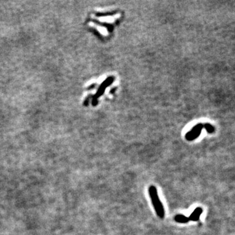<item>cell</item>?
Instances as JSON below:
<instances>
[{"label":"cell","mask_w":235,"mask_h":235,"mask_svg":"<svg viewBox=\"0 0 235 235\" xmlns=\"http://www.w3.org/2000/svg\"><path fill=\"white\" fill-rule=\"evenodd\" d=\"M148 192L155 212H156L158 217L163 219L165 216V210L163 205L161 203L160 197H159L156 187L154 186H150Z\"/></svg>","instance_id":"6da1fadb"},{"label":"cell","mask_w":235,"mask_h":235,"mask_svg":"<svg viewBox=\"0 0 235 235\" xmlns=\"http://www.w3.org/2000/svg\"><path fill=\"white\" fill-rule=\"evenodd\" d=\"M203 128H205V125L203 124H198L195 126L191 131L186 134V139L187 141H193V140H195L201 134V130Z\"/></svg>","instance_id":"7a4b0ae2"},{"label":"cell","mask_w":235,"mask_h":235,"mask_svg":"<svg viewBox=\"0 0 235 235\" xmlns=\"http://www.w3.org/2000/svg\"><path fill=\"white\" fill-rule=\"evenodd\" d=\"M202 213V209L201 207L197 208L194 211H193L191 214L190 215V216L189 217V221H197L199 220L200 216H201V214Z\"/></svg>","instance_id":"3957f363"},{"label":"cell","mask_w":235,"mask_h":235,"mask_svg":"<svg viewBox=\"0 0 235 235\" xmlns=\"http://www.w3.org/2000/svg\"><path fill=\"white\" fill-rule=\"evenodd\" d=\"M174 220L176 222L179 223H186L189 221V218L186 217V215L182 214H178L174 217Z\"/></svg>","instance_id":"277c9868"},{"label":"cell","mask_w":235,"mask_h":235,"mask_svg":"<svg viewBox=\"0 0 235 235\" xmlns=\"http://www.w3.org/2000/svg\"><path fill=\"white\" fill-rule=\"evenodd\" d=\"M205 128L206 129V131H207L210 133H214V130H215V128H214L213 126L211 125L210 124H208V123H206V124H205Z\"/></svg>","instance_id":"5b68a950"}]
</instances>
